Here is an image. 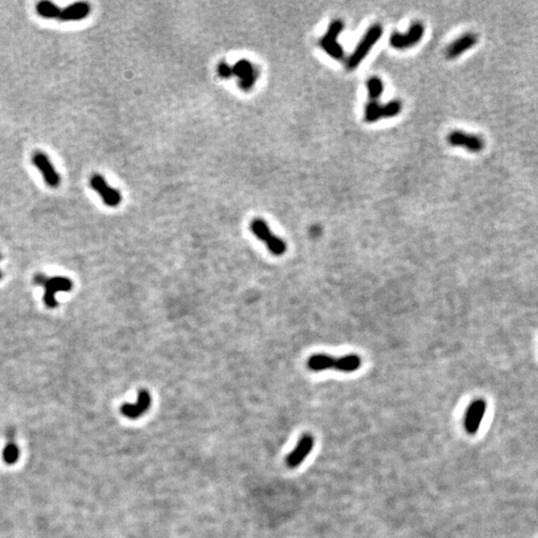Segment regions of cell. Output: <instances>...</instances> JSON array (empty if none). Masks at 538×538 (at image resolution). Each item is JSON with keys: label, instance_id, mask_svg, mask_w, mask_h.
Returning a JSON list of instances; mask_svg holds the SVG:
<instances>
[{"label": "cell", "instance_id": "15", "mask_svg": "<svg viewBox=\"0 0 538 538\" xmlns=\"http://www.w3.org/2000/svg\"><path fill=\"white\" fill-rule=\"evenodd\" d=\"M90 12H91V6L89 3L76 2L74 4L67 6L63 10L61 9L59 20L65 22L80 21L88 17Z\"/></svg>", "mask_w": 538, "mask_h": 538}, {"label": "cell", "instance_id": "14", "mask_svg": "<svg viewBox=\"0 0 538 538\" xmlns=\"http://www.w3.org/2000/svg\"><path fill=\"white\" fill-rule=\"evenodd\" d=\"M477 43V36L476 34L469 32L457 39H455L448 48L446 51V56L448 59H454L473 48L475 44Z\"/></svg>", "mask_w": 538, "mask_h": 538}, {"label": "cell", "instance_id": "21", "mask_svg": "<svg viewBox=\"0 0 538 538\" xmlns=\"http://www.w3.org/2000/svg\"><path fill=\"white\" fill-rule=\"evenodd\" d=\"M217 73H218L219 77H221L223 79H228L232 76H234V74H233V67L230 65L227 64L226 62H220L219 63V65L217 66Z\"/></svg>", "mask_w": 538, "mask_h": 538}, {"label": "cell", "instance_id": "7", "mask_svg": "<svg viewBox=\"0 0 538 538\" xmlns=\"http://www.w3.org/2000/svg\"><path fill=\"white\" fill-rule=\"evenodd\" d=\"M90 186L102 197V200L108 207L116 208L121 203L122 194L118 190L111 188L103 175L99 173L93 174L90 178Z\"/></svg>", "mask_w": 538, "mask_h": 538}, {"label": "cell", "instance_id": "6", "mask_svg": "<svg viewBox=\"0 0 538 538\" xmlns=\"http://www.w3.org/2000/svg\"><path fill=\"white\" fill-rule=\"evenodd\" d=\"M425 34V27L421 22H414L405 34L395 32L390 37V44L395 49L405 50L419 43Z\"/></svg>", "mask_w": 538, "mask_h": 538}, {"label": "cell", "instance_id": "9", "mask_svg": "<svg viewBox=\"0 0 538 538\" xmlns=\"http://www.w3.org/2000/svg\"><path fill=\"white\" fill-rule=\"evenodd\" d=\"M233 74L238 79V85L244 91H249L257 83L259 70L251 62L240 60L233 67Z\"/></svg>", "mask_w": 538, "mask_h": 538}, {"label": "cell", "instance_id": "1", "mask_svg": "<svg viewBox=\"0 0 538 538\" xmlns=\"http://www.w3.org/2000/svg\"><path fill=\"white\" fill-rule=\"evenodd\" d=\"M382 35H383V27L381 26V24L376 23L370 26L365 35L361 39V41L357 45L353 53L349 56L347 63H346L347 69L352 71L358 68L362 63V61L366 58L372 47L380 40Z\"/></svg>", "mask_w": 538, "mask_h": 538}, {"label": "cell", "instance_id": "17", "mask_svg": "<svg viewBox=\"0 0 538 538\" xmlns=\"http://www.w3.org/2000/svg\"><path fill=\"white\" fill-rule=\"evenodd\" d=\"M362 364V360L357 355H347L341 358H337L336 367L335 370L344 372V373H352L357 371Z\"/></svg>", "mask_w": 538, "mask_h": 538}, {"label": "cell", "instance_id": "16", "mask_svg": "<svg viewBox=\"0 0 538 538\" xmlns=\"http://www.w3.org/2000/svg\"><path fill=\"white\" fill-rule=\"evenodd\" d=\"M337 358L326 354H315L307 362V366L314 372H321L328 369H335Z\"/></svg>", "mask_w": 538, "mask_h": 538}, {"label": "cell", "instance_id": "20", "mask_svg": "<svg viewBox=\"0 0 538 538\" xmlns=\"http://www.w3.org/2000/svg\"><path fill=\"white\" fill-rule=\"evenodd\" d=\"M19 456H20V450L17 444H15L13 441L7 442V444L5 445L2 451V458L4 463L8 466H13L18 462Z\"/></svg>", "mask_w": 538, "mask_h": 538}, {"label": "cell", "instance_id": "19", "mask_svg": "<svg viewBox=\"0 0 538 538\" xmlns=\"http://www.w3.org/2000/svg\"><path fill=\"white\" fill-rule=\"evenodd\" d=\"M366 85L370 101H378L384 92L383 81L379 77L373 76L367 80Z\"/></svg>", "mask_w": 538, "mask_h": 538}, {"label": "cell", "instance_id": "8", "mask_svg": "<svg viewBox=\"0 0 538 538\" xmlns=\"http://www.w3.org/2000/svg\"><path fill=\"white\" fill-rule=\"evenodd\" d=\"M448 142L452 147L464 148L471 152H479L484 148V141L479 136L462 131H452L448 136Z\"/></svg>", "mask_w": 538, "mask_h": 538}, {"label": "cell", "instance_id": "12", "mask_svg": "<svg viewBox=\"0 0 538 538\" xmlns=\"http://www.w3.org/2000/svg\"><path fill=\"white\" fill-rule=\"evenodd\" d=\"M485 409L486 404L483 400H475L470 405L465 418V428L469 433L474 434L478 430Z\"/></svg>", "mask_w": 538, "mask_h": 538}, {"label": "cell", "instance_id": "10", "mask_svg": "<svg viewBox=\"0 0 538 538\" xmlns=\"http://www.w3.org/2000/svg\"><path fill=\"white\" fill-rule=\"evenodd\" d=\"M32 162L34 166L41 172L43 175L44 181L50 188L56 189L61 183V177L58 172L55 170L49 158L41 151H37L32 157Z\"/></svg>", "mask_w": 538, "mask_h": 538}, {"label": "cell", "instance_id": "11", "mask_svg": "<svg viewBox=\"0 0 538 538\" xmlns=\"http://www.w3.org/2000/svg\"><path fill=\"white\" fill-rule=\"evenodd\" d=\"M314 448V438L311 434H303L294 450L286 457V465L290 469L299 467Z\"/></svg>", "mask_w": 538, "mask_h": 538}, {"label": "cell", "instance_id": "5", "mask_svg": "<svg viewBox=\"0 0 538 538\" xmlns=\"http://www.w3.org/2000/svg\"><path fill=\"white\" fill-rule=\"evenodd\" d=\"M35 281L39 285H43L45 288V296L44 300L45 304L49 308H54L57 305V301L55 300V295L58 292L61 291H69L72 289V282L68 278L63 277H51L46 278L43 275H38Z\"/></svg>", "mask_w": 538, "mask_h": 538}, {"label": "cell", "instance_id": "18", "mask_svg": "<svg viewBox=\"0 0 538 538\" xmlns=\"http://www.w3.org/2000/svg\"><path fill=\"white\" fill-rule=\"evenodd\" d=\"M36 12L43 18L59 19L61 9L50 1H41L36 5Z\"/></svg>", "mask_w": 538, "mask_h": 538}, {"label": "cell", "instance_id": "4", "mask_svg": "<svg viewBox=\"0 0 538 538\" xmlns=\"http://www.w3.org/2000/svg\"><path fill=\"white\" fill-rule=\"evenodd\" d=\"M403 109V104L399 100L390 101L381 105L378 101H369L364 109V120L367 123H375L381 119L394 118L398 116Z\"/></svg>", "mask_w": 538, "mask_h": 538}, {"label": "cell", "instance_id": "3", "mask_svg": "<svg viewBox=\"0 0 538 538\" xmlns=\"http://www.w3.org/2000/svg\"><path fill=\"white\" fill-rule=\"evenodd\" d=\"M344 29V22L335 19L330 23L326 33L320 39L319 44L324 52L335 60H342L345 53L342 46L338 42V37Z\"/></svg>", "mask_w": 538, "mask_h": 538}, {"label": "cell", "instance_id": "13", "mask_svg": "<svg viewBox=\"0 0 538 538\" xmlns=\"http://www.w3.org/2000/svg\"><path fill=\"white\" fill-rule=\"evenodd\" d=\"M151 398L147 390H141L138 395V400L134 404H124L121 407V413L128 419H138L142 417L148 409H150Z\"/></svg>", "mask_w": 538, "mask_h": 538}, {"label": "cell", "instance_id": "2", "mask_svg": "<svg viewBox=\"0 0 538 538\" xmlns=\"http://www.w3.org/2000/svg\"><path fill=\"white\" fill-rule=\"evenodd\" d=\"M250 229L255 237L264 242L268 250L274 254L280 257L286 251V244L280 238L276 237L269 228L267 222L261 218H254L250 223Z\"/></svg>", "mask_w": 538, "mask_h": 538}]
</instances>
